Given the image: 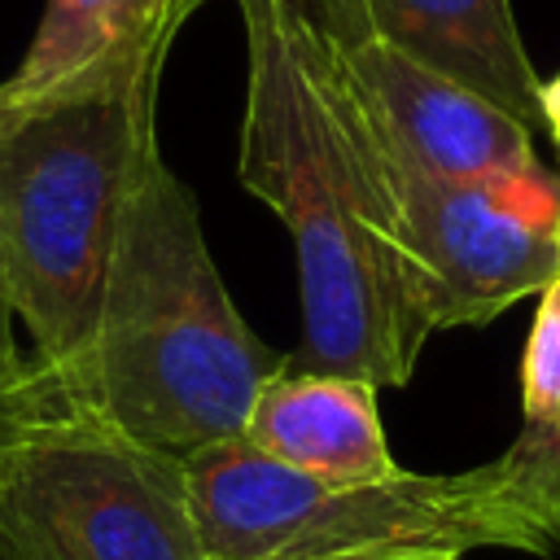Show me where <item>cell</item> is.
<instances>
[{
    "instance_id": "1",
    "label": "cell",
    "mask_w": 560,
    "mask_h": 560,
    "mask_svg": "<svg viewBox=\"0 0 560 560\" xmlns=\"http://www.w3.org/2000/svg\"><path fill=\"white\" fill-rule=\"evenodd\" d=\"M245 22L241 184L271 206L298 254L306 372L407 385L433 337L376 127L293 0H236Z\"/></svg>"
},
{
    "instance_id": "2",
    "label": "cell",
    "mask_w": 560,
    "mask_h": 560,
    "mask_svg": "<svg viewBox=\"0 0 560 560\" xmlns=\"http://www.w3.org/2000/svg\"><path fill=\"white\" fill-rule=\"evenodd\" d=\"M284 368L289 359L236 311L197 197L158 149L122 206L70 398L188 459L241 438L258 389Z\"/></svg>"
},
{
    "instance_id": "3",
    "label": "cell",
    "mask_w": 560,
    "mask_h": 560,
    "mask_svg": "<svg viewBox=\"0 0 560 560\" xmlns=\"http://www.w3.org/2000/svg\"><path fill=\"white\" fill-rule=\"evenodd\" d=\"M188 503L210 560H464L503 547L560 551V499L508 446L468 472L324 481L241 438L184 459Z\"/></svg>"
},
{
    "instance_id": "4",
    "label": "cell",
    "mask_w": 560,
    "mask_h": 560,
    "mask_svg": "<svg viewBox=\"0 0 560 560\" xmlns=\"http://www.w3.org/2000/svg\"><path fill=\"white\" fill-rule=\"evenodd\" d=\"M158 83L0 101V267L35 363L70 394L122 206L158 153Z\"/></svg>"
},
{
    "instance_id": "5",
    "label": "cell",
    "mask_w": 560,
    "mask_h": 560,
    "mask_svg": "<svg viewBox=\"0 0 560 560\" xmlns=\"http://www.w3.org/2000/svg\"><path fill=\"white\" fill-rule=\"evenodd\" d=\"M0 560H210L184 459L61 394L9 451Z\"/></svg>"
},
{
    "instance_id": "6",
    "label": "cell",
    "mask_w": 560,
    "mask_h": 560,
    "mask_svg": "<svg viewBox=\"0 0 560 560\" xmlns=\"http://www.w3.org/2000/svg\"><path fill=\"white\" fill-rule=\"evenodd\" d=\"M381 158L433 332L490 324L560 276V179H551V171L516 179H442L402 162L385 140Z\"/></svg>"
},
{
    "instance_id": "7",
    "label": "cell",
    "mask_w": 560,
    "mask_h": 560,
    "mask_svg": "<svg viewBox=\"0 0 560 560\" xmlns=\"http://www.w3.org/2000/svg\"><path fill=\"white\" fill-rule=\"evenodd\" d=\"M319 35L376 136L402 162L442 179H516L542 171L534 131L508 109L381 39Z\"/></svg>"
},
{
    "instance_id": "8",
    "label": "cell",
    "mask_w": 560,
    "mask_h": 560,
    "mask_svg": "<svg viewBox=\"0 0 560 560\" xmlns=\"http://www.w3.org/2000/svg\"><path fill=\"white\" fill-rule=\"evenodd\" d=\"M328 35L381 39L464 83L490 105L542 127V79L521 39L512 0H293Z\"/></svg>"
},
{
    "instance_id": "9",
    "label": "cell",
    "mask_w": 560,
    "mask_h": 560,
    "mask_svg": "<svg viewBox=\"0 0 560 560\" xmlns=\"http://www.w3.org/2000/svg\"><path fill=\"white\" fill-rule=\"evenodd\" d=\"M197 4L206 0H48L22 61L0 79V101L162 83Z\"/></svg>"
},
{
    "instance_id": "10",
    "label": "cell",
    "mask_w": 560,
    "mask_h": 560,
    "mask_svg": "<svg viewBox=\"0 0 560 560\" xmlns=\"http://www.w3.org/2000/svg\"><path fill=\"white\" fill-rule=\"evenodd\" d=\"M241 442L324 481H376L398 472L376 385L341 372H306L293 363L276 372L258 389Z\"/></svg>"
},
{
    "instance_id": "11",
    "label": "cell",
    "mask_w": 560,
    "mask_h": 560,
    "mask_svg": "<svg viewBox=\"0 0 560 560\" xmlns=\"http://www.w3.org/2000/svg\"><path fill=\"white\" fill-rule=\"evenodd\" d=\"M521 429H560V276L538 293L521 359Z\"/></svg>"
},
{
    "instance_id": "12",
    "label": "cell",
    "mask_w": 560,
    "mask_h": 560,
    "mask_svg": "<svg viewBox=\"0 0 560 560\" xmlns=\"http://www.w3.org/2000/svg\"><path fill=\"white\" fill-rule=\"evenodd\" d=\"M66 389L39 368V363H26V359H13V363H0V477H4V464H9V451L13 442L22 438V429L48 411Z\"/></svg>"
},
{
    "instance_id": "13",
    "label": "cell",
    "mask_w": 560,
    "mask_h": 560,
    "mask_svg": "<svg viewBox=\"0 0 560 560\" xmlns=\"http://www.w3.org/2000/svg\"><path fill=\"white\" fill-rule=\"evenodd\" d=\"M512 451L542 477V486L560 499V429H521Z\"/></svg>"
},
{
    "instance_id": "14",
    "label": "cell",
    "mask_w": 560,
    "mask_h": 560,
    "mask_svg": "<svg viewBox=\"0 0 560 560\" xmlns=\"http://www.w3.org/2000/svg\"><path fill=\"white\" fill-rule=\"evenodd\" d=\"M13 302H9V289H4V267H0V363H13L18 350H13Z\"/></svg>"
},
{
    "instance_id": "15",
    "label": "cell",
    "mask_w": 560,
    "mask_h": 560,
    "mask_svg": "<svg viewBox=\"0 0 560 560\" xmlns=\"http://www.w3.org/2000/svg\"><path fill=\"white\" fill-rule=\"evenodd\" d=\"M542 127L556 136V144H560V74H551V79H542Z\"/></svg>"
},
{
    "instance_id": "16",
    "label": "cell",
    "mask_w": 560,
    "mask_h": 560,
    "mask_svg": "<svg viewBox=\"0 0 560 560\" xmlns=\"http://www.w3.org/2000/svg\"><path fill=\"white\" fill-rule=\"evenodd\" d=\"M556 245H560V214H556Z\"/></svg>"
}]
</instances>
